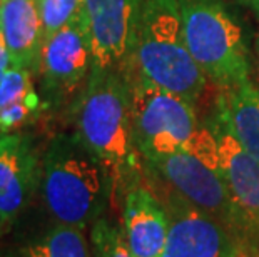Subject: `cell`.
Listing matches in <instances>:
<instances>
[{
	"label": "cell",
	"mask_w": 259,
	"mask_h": 257,
	"mask_svg": "<svg viewBox=\"0 0 259 257\" xmlns=\"http://www.w3.org/2000/svg\"><path fill=\"white\" fill-rule=\"evenodd\" d=\"M206 125L216 139L219 176L244 219L246 227H259V162L229 130L219 100H216Z\"/></svg>",
	"instance_id": "8fae6325"
},
{
	"label": "cell",
	"mask_w": 259,
	"mask_h": 257,
	"mask_svg": "<svg viewBox=\"0 0 259 257\" xmlns=\"http://www.w3.org/2000/svg\"><path fill=\"white\" fill-rule=\"evenodd\" d=\"M144 0H84L92 69L127 72L134 56Z\"/></svg>",
	"instance_id": "ba28073f"
},
{
	"label": "cell",
	"mask_w": 259,
	"mask_h": 257,
	"mask_svg": "<svg viewBox=\"0 0 259 257\" xmlns=\"http://www.w3.org/2000/svg\"><path fill=\"white\" fill-rule=\"evenodd\" d=\"M239 4L249 9L251 12L254 14V17L259 20V0H239Z\"/></svg>",
	"instance_id": "44dd1931"
},
{
	"label": "cell",
	"mask_w": 259,
	"mask_h": 257,
	"mask_svg": "<svg viewBox=\"0 0 259 257\" xmlns=\"http://www.w3.org/2000/svg\"><path fill=\"white\" fill-rule=\"evenodd\" d=\"M12 67V62H10V52L7 47V40L4 37V32L0 30V80L5 75V72Z\"/></svg>",
	"instance_id": "ffe728a7"
},
{
	"label": "cell",
	"mask_w": 259,
	"mask_h": 257,
	"mask_svg": "<svg viewBox=\"0 0 259 257\" xmlns=\"http://www.w3.org/2000/svg\"><path fill=\"white\" fill-rule=\"evenodd\" d=\"M42 161L30 135H0V232L27 209L40 187Z\"/></svg>",
	"instance_id": "30bf717a"
},
{
	"label": "cell",
	"mask_w": 259,
	"mask_h": 257,
	"mask_svg": "<svg viewBox=\"0 0 259 257\" xmlns=\"http://www.w3.org/2000/svg\"><path fill=\"white\" fill-rule=\"evenodd\" d=\"M129 69L192 104L201 99L207 79L187 48L179 0H144Z\"/></svg>",
	"instance_id": "3957f363"
},
{
	"label": "cell",
	"mask_w": 259,
	"mask_h": 257,
	"mask_svg": "<svg viewBox=\"0 0 259 257\" xmlns=\"http://www.w3.org/2000/svg\"><path fill=\"white\" fill-rule=\"evenodd\" d=\"M38 100H42V95L35 90L34 74L27 69L10 67L0 80V109L17 102Z\"/></svg>",
	"instance_id": "e0dca14e"
},
{
	"label": "cell",
	"mask_w": 259,
	"mask_h": 257,
	"mask_svg": "<svg viewBox=\"0 0 259 257\" xmlns=\"http://www.w3.org/2000/svg\"><path fill=\"white\" fill-rule=\"evenodd\" d=\"M92 244L97 257H134L125 242L124 232L104 219L94 222Z\"/></svg>",
	"instance_id": "ac0fdd59"
},
{
	"label": "cell",
	"mask_w": 259,
	"mask_h": 257,
	"mask_svg": "<svg viewBox=\"0 0 259 257\" xmlns=\"http://www.w3.org/2000/svg\"><path fill=\"white\" fill-rule=\"evenodd\" d=\"M4 257H24V254H20V255H4Z\"/></svg>",
	"instance_id": "cb8c5ba5"
},
{
	"label": "cell",
	"mask_w": 259,
	"mask_h": 257,
	"mask_svg": "<svg viewBox=\"0 0 259 257\" xmlns=\"http://www.w3.org/2000/svg\"><path fill=\"white\" fill-rule=\"evenodd\" d=\"M169 216V232L162 257H233L238 247L229 229L169 187L162 200Z\"/></svg>",
	"instance_id": "9c48e42d"
},
{
	"label": "cell",
	"mask_w": 259,
	"mask_h": 257,
	"mask_svg": "<svg viewBox=\"0 0 259 257\" xmlns=\"http://www.w3.org/2000/svg\"><path fill=\"white\" fill-rule=\"evenodd\" d=\"M236 257H252L249 252H246L244 249H239L238 247V250H236Z\"/></svg>",
	"instance_id": "7402d4cb"
},
{
	"label": "cell",
	"mask_w": 259,
	"mask_h": 257,
	"mask_svg": "<svg viewBox=\"0 0 259 257\" xmlns=\"http://www.w3.org/2000/svg\"><path fill=\"white\" fill-rule=\"evenodd\" d=\"M40 190L56 222L85 229L112 195V179L75 132L57 134L42 157Z\"/></svg>",
	"instance_id": "7a4b0ae2"
},
{
	"label": "cell",
	"mask_w": 259,
	"mask_h": 257,
	"mask_svg": "<svg viewBox=\"0 0 259 257\" xmlns=\"http://www.w3.org/2000/svg\"><path fill=\"white\" fill-rule=\"evenodd\" d=\"M233 257H236V254H234V255H233Z\"/></svg>",
	"instance_id": "484cf974"
},
{
	"label": "cell",
	"mask_w": 259,
	"mask_h": 257,
	"mask_svg": "<svg viewBox=\"0 0 259 257\" xmlns=\"http://www.w3.org/2000/svg\"><path fill=\"white\" fill-rule=\"evenodd\" d=\"M179 5L187 48L206 79L221 89L249 79L244 35L221 0H179Z\"/></svg>",
	"instance_id": "277c9868"
},
{
	"label": "cell",
	"mask_w": 259,
	"mask_h": 257,
	"mask_svg": "<svg viewBox=\"0 0 259 257\" xmlns=\"http://www.w3.org/2000/svg\"><path fill=\"white\" fill-rule=\"evenodd\" d=\"M44 43L82 14L84 0H37Z\"/></svg>",
	"instance_id": "2e32d148"
},
{
	"label": "cell",
	"mask_w": 259,
	"mask_h": 257,
	"mask_svg": "<svg viewBox=\"0 0 259 257\" xmlns=\"http://www.w3.org/2000/svg\"><path fill=\"white\" fill-rule=\"evenodd\" d=\"M122 232L134 257H162L169 216L162 200L141 184L124 195Z\"/></svg>",
	"instance_id": "7c38bea8"
},
{
	"label": "cell",
	"mask_w": 259,
	"mask_h": 257,
	"mask_svg": "<svg viewBox=\"0 0 259 257\" xmlns=\"http://www.w3.org/2000/svg\"><path fill=\"white\" fill-rule=\"evenodd\" d=\"M125 74L131 87L132 137L142 161L184 150L201 125L196 104L156 85L136 69Z\"/></svg>",
	"instance_id": "5b68a950"
},
{
	"label": "cell",
	"mask_w": 259,
	"mask_h": 257,
	"mask_svg": "<svg viewBox=\"0 0 259 257\" xmlns=\"http://www.w3.org/2000/svg\"><path fill=\"white\" fill-rule=\"evenodd\" d=\"M0 30L7 40L12 67L27 69L37 75L44 47L37 0H4L0 7Z\"/></svg>",
	"instance_id": "4fadbf2b"
},
{
	"label": "cell",
	"mask_w": 259,
	"mask_h": 257,
	"mask_svg": "<svg viewBox=\"0 0 259 257\" xmlns=\"http://www.w3.org/2000/svg\"><path fill=\"white\" fill-rule=\"evenodd\" d=\"M91 70L92 50L82 12L42 47L37 75L40 79V95L46 107L72 106L84 89Z\"/></svg>",
	"instance_id": "52a82bcc"
},
{
	"label": "cell",
	"mask_w": 259,
	"mask_h": 257,
	"mask_svg": "<svg viewBox=\"0 0 259 257\" xmlns=\"http://www.w3.org/2000/svg\"><path fill=\"white\" fill-rule=\"evenodd\" d=\"M2 2H4V0H0V7H2Z\"/></svg>",
	"instance_id": "d4e9b609"
},
{
	"label": "cell",
	"mask_w": 259,
	"mask_h": 257,
	"mask_svg": "<svg viewBox=\"0 0 259 257\" xmlns=\"http://www.w3.org/2000/svg\"><path fill=\"white\" fill-rule=\"evenodd\" d=\"M236 140L259 162V87L247 79L218 95Z\"/></svg>",
	"instance_id": "5bb4252c"
},
{
	"label": "cell",
	"mask_w": 259,
	"mask_h": 257,
	"mask_svg": "<svg viewBox=\"0 0 259 257\" xmlns=\"http://www.w3.org/2000/svg\"><path fill=\"white\" fill-rule=\"evenodd\" d=\"M256 52H257V56H259V35H257V39H256Z\"/></svg>",
	"instance_id": "603a6c76"
},
{
	"label": "cell",
	"mask_w": 259,
	"mask_h": 257,
	"mask_svg": "<svg viewBox=\"0 0 259 257\" xmlns=\"http://www.w3.org/2000/svg\"><path fill=\"white\" fill-rule=\"evenodd\" d=\"M142 164L147 174L161 179L189 204L218 219L229 231L246 227L223 177L199 157L187 150H178L144 159Z\"/></svg>",
	"instance_id": "8992f818"
},
{
	"label": "cell",
	"mask_w": 259,
	"mask_h": 257,
	"mask_svg": "<svg viewBox=\"0 0 259 257\" xmlns=\"http://www.w3.org/2000/svg\"><path fill=\"white\" fill-rule=\"evenodd\" d=\"M46 104L38 102H17L0 109V134H14L24 125L32 124L42 112Z\"/></svg>",
	"instance_id": "d6986e66"
},
{
	"label": "cell",
	"mask_w": 259,
	"mask_h": 257,
	"mask_svg": "<svg viewBox=\"0 0 259 257\" xmlns=\"http://www.w3.org/2000/svg\"><path fill=\"white\" fill-rule=\"evenodd\" d=\"M75 134L111 174L112 194L134 187L142 164L132 137L131 87L117 69H92L72 104Z\"/></svg>",
	"instance_id": "6da1fadb"
},
{
	"label": "cell",
	"mask_w": 259,
	"mask_h": 257,
	"mask_svg": "<svg viewBox=\"0 0 259 257\" xmlns=\"http://www.w3.org/2000/svg\"><path fill=\"white\" fill-rule=\"evenodd\" d=\"M22 254L24 257H91L82 229L59 222Z\"/></svg>",
	"instance_id": "9a60e30c"
}]
</instances>
